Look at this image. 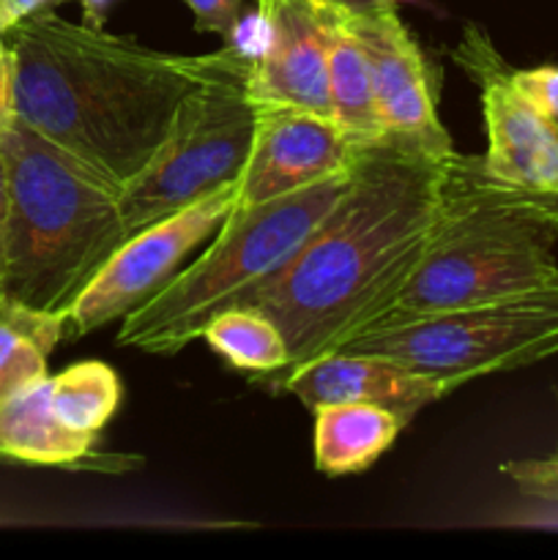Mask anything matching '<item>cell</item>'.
Segmentation results:
<instances>
[{
	"label": "cell",
	"instance_id": "277c9868",
	"mask_svg": "<svg viewBox=\"0 0 558 560\" xmlns=\"http://www.w3.org/2000/svg\"><path fill=\"white\" fill-rule=\"evenodd\" d=\"M0 142L11 195L0 241V301L66 317L129 238L118 191L22 120Z\"/></svg>",
	"mask_w": 558,
	"mask_h": 560
},
{
	"label": "cell",
	"instance_id": "9c48e42d",
	"mask_svg": "<svg viewBox=\"0 0 558 560\" xmlns=\"http://www.w3.org/2000/svg\"><path fill=\"white\" fill-rule=\"evenodd\" d=\"M452 58L479 88L487 131V170L509 184L558 195V124L545 118L512 80L490 33L481 25H465Z\"/></svg>",
	"mask_w": 558,
	"mask_h": 560
},
{
	"label": "cell",
	"instance_id": "d4e9b609",
	"mask_svg": "<svg viewBox=\"0 0 558 560\" xmlns=\"http://www.w3.org/2000/svg\"><path fill=\"white\" fill-rule=\"evenodd\" d=\"M82 5V14H85V22L93 27H104L107 22V11L113 9L115 0H77Z\"/></svg>",
	"mask_w": 558,
	"mask_h": 560
},
{
	"label": "cell",
	"instance_id": "4316f807",
	"mask_svg": "<svg viewBox=\"0 0 558 560\" xmlns=\"http://www.w3.org/2000/svg\"><path fill=\"white\" fill-rule=\"evenodd\" d=\"M326 3L337 5V9L350 11V14H370V11L383 9V5L394 3V0H326Z\"/></svg>",
	"mask_w": 558,
	"mask_h": 560
},
{
	"label": "cell",
	"instance_id": "52a82bcc",
	"mask_svg": "<svg viewBox=\"0 0 558 560\" xmlns=\"http://www.w3.org/2000/svg\"><path fill=\"white\" fill-rule=\"evenodd\" d=\"M249 63L228 44L219 49L211 77L186 98L162 151L120 189L126 233H137L239 178L257 115L246 93Z\"/></svg>",
	"mask_w": 558,
	"mask_h": 560
},
{
	"label": "cell",
	"instance_id": "d6986e66",
	"mask_svg": "<svg viewBox=\"0 0 558 560\" xmlns=\"http://www.w3.org/2000/svg\"><path fill=\"white\" fill-rule=\"evenodd\" d=\"M118 372L104 361H77L53 377V410L71 430L98 435L120 405Z\"/></svg>",
	"mask_w": 558,
	"mask_h": 560
},
{
	"label": "cell",
	"instance_id": "ac0fdd59",
	"mask_svg": "<svg viewBox=\"0 0 558 560\" xmlns=\"http://www.w3.org/2000/svg\"><path fill=\"white\" fill-rule=\"evenodd\" d=\"M66 337V317L0 301V399L47 377V359Z\"/></svg>",
	"mask_w": 558,
	"mask_h": 560
},
{
	"label": "cell",
	"instance_id": "4fadbf2b",
	"mask_svg": "<svg viewBox=\"0 0 558 560\" xmlns=\"http://www.w3.org/2000/svg\"><path fill=\"white\" fill-rule=\"evenodd\" d=\"M282 392L293 394L304 408L328 402L377 405L403 416L405 424L425 408L454 392L452 383L408 370L386 355L328 353L288 377Z\"/></svg>",
	"mask_w": 558,
	"mask_h": 560
},
{
	"label": "cell",
	"instance_id": "5bb4252c",
	"mask_svg": "<svg viewBox=\"0 0 558 560\" xmlns=\"http://www.w3.org/2000/svg\"><path fill=\"white\" fill-rule=\"evenodd\" d=\"M96 435L71 430L53 410V377L0 399V457L33 465H71L88 457Z\"/></svg>",
	"mask_w": 558,
	"mask_h": 560
},
{
	"label": "cell",
	"instance_id": "484cf974",
	"mask_svg": "<svg viewBox=\"0 0 558 560\" xmlns=\"http://www.w3.org/2000/svg\"><path fill=\"white\" fill-rule=\"evenodd\" d=\"M9 162H5L3 142H0V241H3L5 217H9Z\"/></svg>",
	"mask_w": 558,
	"mask_h": 560
},
{
	"label": "cell",
	"instance_id": "2e32d148",
	"mask_svg": "<svg viewBox=\"0 0 558 560\" xmlns=\"http://www.w3.org/2000/svg\"><path fill=\"white\" fill-rule=\"evenodd\" d=\"M326 52H328V93L332 118L356 142H372L386 137L372 91L370 66L350 31L345 11L326 5Z\"/></svg>",
	"mask_w": 558,
	"mask_h": 560
},
{
	"label": "cell",
	"instance_id": "8fae6325",
	"mask_svg": "<svg viewBox=\"0 0 558 560\" xmlns=\"http://www.w3.org/2000/svg\"><path fill=\"white\" fill-rule=\"evenodd\" d=\"M350 31L370 66L372 91L386 135L416 142L435 156L454 153V142L438 118V91L430 60L403 25L397 3L370 14L345 11Z\"/></svg>",
	"mask_w": 558,
	"mask_h": 560
},
{
	"label": "cell",
	"instance_id": "5b68a950",
	"mask_svg": "<svg viewBox=\"0 0 558 560\" xmlns=\"http://www.w3.org/2000/svg\"><path fill=\"white\" fill-rule=\"evenodd\" d=\"M353 170V167H350ZM350 170L263 206L233 211L202 255L181 268L151 301L120 320L115 342L151 355H175L230 306L249 304L284 271L317 224L348 191Z\"/></svg>",
	"mask_w": 558,
	"mask_h": 560
},
{
	"label": "cell",
	"instance_id": "6da1fadb",
	"mask_svg": "<svg viewBox=\"0 0 558 560\" xmlns=\"http://www.w3.org/2000/svg\"><path fill=\"white\" fill-rule=\"evenodd\" d=\"M443 159L416 142H364L334 211L274 282L246 306L282 331L290 364L263 386L282 392L290 375L364 334L416 271L441 211Z\"/></svg>",
	"mask_w": 558,
	"mask_h": 560
},
{
	"label": "cell",
	"instance_id": "7c38bea8",
	"mask_svg": "<svg viewBox=\"0 0 558 560\" xmlns=\"http://www.w3.org/2000/svg\"><path fill=\"white\" fill-rule=\"evenodd\" d=\"M255 5L268 25V42L246 74L252 102L284 104L332 118L326 0H255Z\"/></svg>",
	"mask_w": 558,
	"mask_h": 560
},
{
	"label": "cell",
	"instance_id": "7402d4cb",
	"mask_svg": "<svg viewBox=\"0 0 558 560\" xmlns=\"http://www.w3.org/2000/svg\"><path fill=\"white\" fill-rule=\"evenodd\" d=\"M184 3L195 14V31L217 33L228 42L235 22L244 16V5L249 0H184Z\"/></svg>",
	"mask_w": 558,
	"mask_h": 560
},
{
	"label": "cell",
	"instance_id": "603a6c76",
	"mask_svg": "<svg viewBox=\"0 0 558 560\" xmlns=\"http://www.w3.org/2000/svg\"><path fill=\"white\" fill-rule=\"evenodd\" d=\"M14 120V71H11V55L9 47H5V38L0 36V135Z\"/></svg>",
	"mask_w": 558,
	"mask_h": 560
},
{
	"label": "cell",
	"instance_id": "44dd1931",
	"mask_svg": "<svg viewBox=\"0 0 558 560\" xmlns=\"http://www.w3.org/2000/svg\"><path fill=\"white\" fill-rule=\"evenodd\" d=\"M512 80L518 91L539 109L545 118L558 124V66H539V69H512Z\"/></svg>",
	"mask_w": 558,
	"mask_h": 560
},
{
	"label": "cell",
	"instance_id": "83f0119b",
	"mask_svg": "<svg viewBox=\"0 0 558 560\" xmlns=\"http://www.w3.org/2000/svg\"><path fill=\"white\" fill-rule=\"evenodd\" d=\"M556 457H558V452H556Z\"/></svg>",
	"mask_w": 558,
	"mask_h": 560
},
{
	"label": "cell",
	"instance_id": "ffe728a7",
	"mask_svg": "<svg viewBox=\"0 0 558 560\" xmlns=\"http://www.w3.org/2000/svg\"><path fill=\"white\" fill-rule=\"evenodd\" d=\"M501 474L518 487L523 498L542 503H558V457L512 459L501 465Z\"/></svg>",
	"mask_w": 558,
	"mask_h": 560
},
{
	"label": "cell",
	"instance_id": "8992f818",
	"mask_svg": "<svg viewBox=\"0 0 558 560\" xmlns=\"http://www.w3.org/2000/svg\"><path fill=\"white\" fill-rule=\"evenodd\" d=\"M337 353H375L454 388L558 355V282L435 312L350 339Z\"/></svg>",
	"mask_w": 558,
	"mask_h": 560
},
{
	"label": "cell",
	"instance_id": "30bf717a",
	"mask_svg": "<svg viewBox=\"0 0 558 560\" xmlns=\"http://www.w3.org/2000/svg\"><path fill=\"white\" fill-rule=\"evenodd\" d=\"M255 135L244 170L233 180V211L348 173L361 145L326 115L284 104H255Z\"/></svg>",
	"mask_w": 558,
	"mask_h": 560
},
{
	"label": "cell",
	"instance_id": "e0dca14e",
	"mask_svg": "<svg viewBox=\"0 0 558 560\" xmlns=\"http://www.w3.org/2000/svg\"><path fill=\"white\" fill-rule=\"evenodd\" d=\"M202 342L228 366L268 383L290 364V350L277 323L257 306H230L219 312L206 328Z\"/></svg>",
	"mask_w": 558,
	"mask_h": 560
},
{
	"label": "cell",
	"instance_id": "9a60e30c",
	"mask_svg": "<svg viewBox=\"0 0 558 560\" xmlns=\"http://www.w3.org/2000/svg\"><path fill=\"white\" fill-rule=\"evenodd\" d=\"M312 416H315V468L332 479L367 474L408 427L394 410L359 402L317 405Z\"/></svg>",
	"mask_w": 558,
	"mask_h": 560
},
{
	"label": "cell",
	"instance_id": "3957f363",
	"mask_svg": "<svg viewBox=\"0 0 558 560\" xmlns=\"http://www.w3.org/2000/svg\"><path fill=\"white\" fill-rule=\"evenodd\" d=\"M556 191L509 184L487 170L485 156L449 153L430 246L367 331L556 284Z\"/></svg>",
	"mask_w": 558,
	"mask_h": 560
},
{
	"label": "cell",
	"instance_id": "ba28073f",
	"mask_svg": "<svg viewBox=\"0 0 558 560\" xmlns=\"http://www.w3.org/2000/svg\"><path fill=\"white\" fill-rule=\"evenodd\" d=\"M233 208V184L131 233L104 260L66 315V337H88L151 301L191 252L211 241Z\"/></svg>",
	"mask_w": 558,
	"mask_h": 560
},
{
	"label": "cell",
	"instance_id": "7a4b0ae2",
	"mask_svg": "<svg viewBox=\"0 0 558 560\" xmlns=\"http://www.w3.org/2000/svg\"><path fill=\"white\" fill-rule=\"evenodd\" d=\"M16 120L118 191L156 159L219 52L142 47L38 11L5 33Z\"/></svg>",
	"mask_w": 558,
	"mask_h": 560
},
{
	"label": "cell",
	"instance_id": "cb8c5ba5",
	"mask_svg": "<svg viewBox=\"0 0 558 560\" xmlns=\"http://www.w3.org/2000/svg\"><path fill=\"white\" fill-rule=\"evenodd\" d=\"M55 3H60V0H0V36H5L11 27L20 25L27 16L53 9Z\"/></svg>",
	"mask_w": 558,
	"mask_h": 560
}]
</instances>
